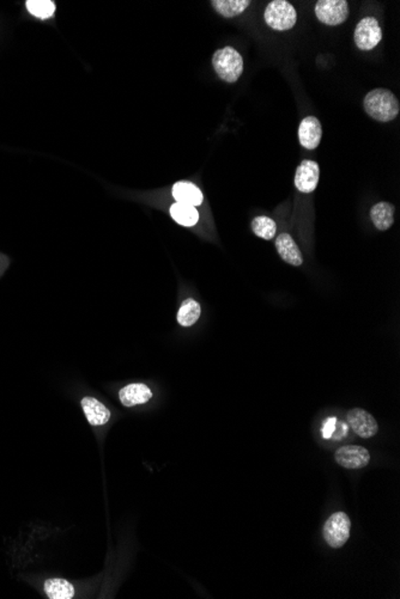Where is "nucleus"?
I'll return each mask as SVG.
<instances>
[{"instance_id": "1", "label": "nucleus", "mask_w": 400, "mask_h": 599, "mask_svg": "<svg viewBox=\"0 0 400 599\" xmlns=\"http://www.w3.org/2000/svg\"><path fill=\"white\" fill-rule=\"evenodd\" d=\"M363 106L367 114L380 123H390L399 114V101L388 89L371 90L367 93Z\"/></svg>"}, {"instance_id": "2", "label": "nucleus", "mask_w": 400, "mask_h": 599, "mask_svg": "<svg viewBox=\"0 0 400 599\" xmlns=\"http://www.w3.org/2000/svg\"><path fill=\"white\" fill-rule=\"evenodd\" d=\"M213 65L217 76L226 83H235L243 75V56L233 47L218 49L213 54Z\"/></svg>"}, {"instance_id": "3", "label": "nucleus", "mask_w": 400, "mask_h": 599, "mask_svg": "<svg viewBox=\"0 0 400 599\" xmlns=\"http://www.w3.org/2000/svg\"><path fill=\"white\" fill-rule=\"evenodd\" d=\"M265 22L270 28L284 31L296 24L298 13L294 6L286 0H273L266 6L264 13Z\"/></svg>"}, {"instance_id": "4", "label": "nucleus", "mask_w": 400, "mask_h": 599, "mask_svg": "<svg viewBox=\"0 0 400 599\" xmlns=\"http://www.w3.org/2000/svg\"><path fill=\"white\" fill-rule=\"evenodd\" d=\"M350 530H351V520L349 515L345 512H336L325 523V540L331 548H341L349 540Z\"/></svg>"}, {"instance_id": "5", "label": "nucleus", "mask_w": 400, "mask_h": 599, "mask_svg": "<svg viewBox=\"0 0 400 599\" xmlns=\"http://www.w3.org/2000/svg\"><path fill=\"white\" fill-rule=\"evenodd\" d=\"M315 15L326 26H339L349 17V5L345 0H319Z\"/></svg>"}, {"instance_id": "6", "label": "nucleus", "mask_w": 400, "mask_h": 599, "mask_svg": "<svg viewBox=\"0 0 400 599\" xmlns=\"http://www.w3.org/2000/svg\"><path fill=\"white\" fill-rule=\"evenodd\" d=\"M353 38H355L356 46L361 51L367 52L374 49L383 38V30H381L378 20L374 17L363 18L355 29Z\"/></svg>"}, {"instance_id": "7", "label": "nucleus", "mask_w": 400, "mask_h": 599, "mask_svg": "<svg viewBox=\"0 0 400 599\" xmlns=\"http://www.w3.org/2000/svg\"><path fill=\"white\" fill-rule=\"evenodd\" d=\"M334 458L338 465L345 469H362L369 465L371 453L358 445H345L337 450Z\"/></svg>"}, {"instance_id": "8", "label": "nucleus", "mask_w": 400, "mask_h": 599, "mask_svg": "<svg viewBox=\"0 0 400 599\" xmlns=\"http://www.w3.org/2000/svg\"><path fill=\"white\" fill-rule=\"evenodd\" d=\"M346 420L353 432L361 438H371L379 430L378 422L374 417L361 408H353L349 410L346 414Z\"/></svg>"}, {"instance_id": "9", "label": "nucleus", "mask_w": 400, "mask_h": 599, "mask_svg": "<svg viewBox=\"0 0 400 599\" xmlns=\"http://www.w3.org/2000/svg\"><path fill=\"white\" fill-rule=\"evenodd\" d=\"M320 169L318 163L305 160L298 165L295 175V187L301 193H311L319 183Z\"/></svg>"}, {"instance_id": "10", "label": "nucleus", "mask_w": 400, "mask_h": 599, "mask_svg": "<svg viewBox=\"0 0 400 599\" xmlns=\"http://www.w3.org/2000/svg\"><path fill=\"white\" fill-rule=\"evenodd\" d=\"M323 137V127L315 116L303 118L298 127V139L303 148L314 150L318 148Z\"/></svg>"}, {"instance_id": "11", "label": "nucleus", "mask_w": 400, "mask_h": 599, "mask_svg": "<svg viewBox=\"0 0 400 599\" xmlns=\"http://www.w3.org/2000/svg\"><path fill=\"white\" fill-rule=\"evenodd\" d=\"M86 419L93 426H102L111 419V412L106 405L96 400L95 397H84L81 402Z\"/></svg>"}, {"instance_id": "12", "label": "nucleus", "mask_w": 400, "mask_h": 599, "mask_svg": "<svg viewBox=\"0 0 400 599\" xmlns=\"http://www.w3.org/2000/svg\"><path fill=\"white\" fill-rule=\"evenodd\" d=\"M151 397H153V391L150 390L149 387L141 383L126 385L119 391L120 402L125 407L144 405L151 400Z\"/></svg>"}, {"instance_id": "13", "label": "nucleus", "mask_w": 400, "mask_h": 599, "mask_svg": "<svg viewBox=\"0 0 400 599\" xmlns=\"http://www.w3.org/2000/svg\"><path fill=\"white\" fill-rule=\"evenodd\" d=\"M276 248L281 258L291 266L298 267L303 263L302 254L289 233H281L276 241Z\"/></svg>"}, {"instance_id": "14", "label": "nucleus", "mask_w": 400, "mask_h": 599, "mask_svg": "<svg viewBox=\"0 0 400 599\" xmlns=\"http://www.w3.org/2000/svg\"><path fill=\"white\" fill-rule=\"evenodd\" d=\"M173 196L176 200V203L191 205V206L194 207L201 205L203 200H204L203 193L200 192L199 188L196 185L187 181L175 183L173 186Z\"/></svg>"}, {"instance_id": "15", "label": "nucleus", "mask_w": 400, "mask_h": 599, "mask_svg": "<svg viewBox=\"0 0 400 599\" xmlns=\"http://www.w3.org/2000/svg\"><path fill=\"white\" fill-rule=\"evenodd\" d=\"M371 219L375 228L386 231L394 223V207L388 203H376L371 207Z\"/></svg>"}, {"instance_id": "16", "label": "nucleus", "mask_w": 400, "mask_h": 599, "mask_svg": "<svg viewBox=\"0 0 400 599\" xmlns=\"http://www.w3.org/2000/svg\"><path fill=\"white\" fill-rule=\"evenodd\" d=\"M213 9L226 18L236 17L251 5L249 0H213Z\"/></svg>"}, {"instance_id": "17", "label": "nucleus", "mask_w": 400, "mask_h": 599, "mask_svg": "<svg viewBox=\"0 0 400 599\" xmlns=\"http://www.w3.org/2000/svg\"><path fill=\"white\" fill-rule=\"evenodd\" d=\"M48 598L71 599L75 596V587L71 582L61 578L49 579L45 584Z\"/></svg>"}, {"instance_id": "18", "label": "nucleus", "mask_w": 400, "mask_h": 599, "mask_svg": "<svg viewBox=\"0 0 400 599\" xmlns=\"http://www.w3.org/2000/svg\"><path fill=\"white\" fill-rule=\"evenodd\" d=\"M171 215L176 223L183 226H194L199 220V215L196 207L185 205V203H174L171 207Z\"/></svg>"}, {"instance_id": "19", "label": "nucleus", "mask_w": 400, "mask_h": 599, "mask_svg": "<svg viewBox=\"0 0 400 599\" xmlns=\"http://www.w3.org/2000/svg\"><path fill=\"white\" fill-rule=\"evenodd\" d=\"M201 308L199 303L194 300H187L183 302L178 311V322L183 327H191L199 320Z\"/></svg>"}, {"instance_id": "20", "label": "nucleus", "mask_w": 400, "mask_h": 599, "mask_svg": "<svg viewBox=\"0 0 400 599\" xmlns=\"http://www.w3.org/2000/svg\"><path fill=\"white\" fill-rule=\"evenodd\" d=\"M252 230L256 236L264 238L266 241L272 240L277 233V225L271 218L266 215H259L252 220Z\"/></svg>"}, {"instance_id": "21", "label": "nucleus", "mask_w": 400, "mask_h": 599, "mask_svg": "<svg viewBox=\"0 0 400 599\" xmlns=\"http://www.w3.org/2000/svg\"><path fill=\"white\" fill-rule=\"evenodd\" d=\"M26 9L35 17L49 18L56 11V5L51 0H28Z\"/></svg>"}, {"instance_id": "22", "label": "nucleus", "mask_w": 400, "mask_h": 599, "mask_svg": "<svg viewBox=\"0 0 400 599\" xmlns=\"http://www.w3.org/2000/svg\"><path fill=\"white\" fill-rule=\"evenodd\" d=\"M336 418H330L325 421L324 426H323V437L325 439L332 438L333 433L336 430Z\"/></svg>"}]
</instances>
